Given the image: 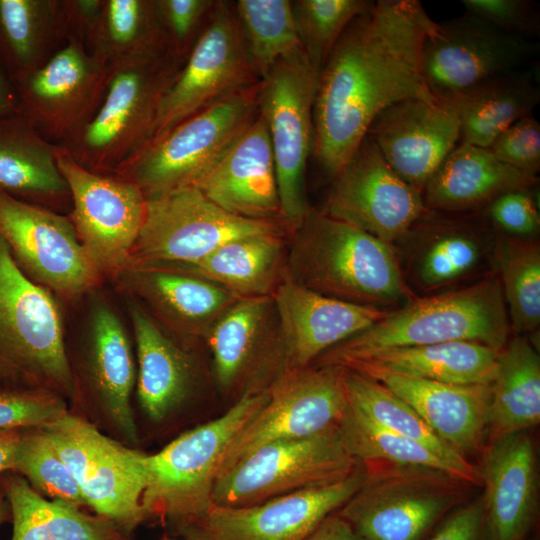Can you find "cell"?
<instances>
[{
  "instance_id": "cell-58",
  "label": "cell",
  "mask_w": 540,
  "mask_h": 540,
  "mask_svg": "<svg viewBox=\"0 0 540 540\" xmlns=\"http://www.w3.org/2000/svg\"><path fill=\"white\" fill-rule=\"evenodd\" d=\"M1 391V390H0Z\"/></svg>"
},
{
  "instance_id": "cell-12",
  "label": "cell",
  "mask_w": 540,
  "mask_h": 540,
  "mask_svg": "<svg viewBox=\"0 0 540 540\" xmlns=\"http://www.w3.org/2000/svg\"><path fill=\"white\" fill-rule=\"evenodd\" d=\"M318 72L303 50L278 61L260 80L259 111L272 146L282 220L294 227L311 208L305 193L313 147V106Z\"/></svg>"
},
{
  "instance_id": "cell-28",
  "label": "cell",
  "mask_w": 540,
  "mask_h": 540,
  "mask_svg": "<svg viewBox=\"0 0 540 540\" xmlns=\"http://www.w3.org/2000/svg\"><path fill=\"white\" fill-rule=\"evenodd\" d=\"M137 353L136 393L144 416L160 424L189 399L195 384L190 354L139 306H130Z\"/></svg>"
},
{
  "instance_id": "cell-50",
  "label": "cell",
  "mask_w": 540,
  "mask_h": 540,
  "mask_svg": "<svg viewBox=\"0 0 540 540\" xmlns=\"http://www.w3.org/2000/svg\"><path fill=\"white\" fill-rule=\"evenodd\" d=\"M530 189L506 192L486 206L488 219L505 235L530 239L538 233L540 216Z\"/></svg>"
},
{
  "instance_id": "cell-57",
  "label": "cell",
  "mask_w": 540,
  "mask_h": 540,
  "mask_svg": "<svg viewBox=\"0 0 540 540\" xmlns=\"http://www.w3.org/2000/svg\"><path fill=\"white\" fill-rule=\"evenodd\" d=\"M163 540H170V539L164 538Z\"/></svg>"
},
{
  "instance_id": "cell-31",
  "label": "cell",
  "mask_w": 540,
  "mask_h": 540,
  "mask_svg": "<svg viewBox=\"0 0 540 540\" xmlns=\"http://www.w3.org/2000/svg\"><path fill=\"white\" fill-rule=\"evenodd\" d=\"M54 150L22 114L0 116V192L52 211L71 204Z\"/></svg>"
},
{
  "instance_id": "cell-9",
  "label": "cell",
  "mask_w": 540,
  "mask_h": 540,
  "mask_svg": "<svg viewBox=\"0 0 540 540\" xmlns=\"http://www.w3.org/2000/svg\"><path fill=\"white\" fill-rule=\"evenodd\" d=\"M360 464L335 425L308 437L272 442L253 451L217 476L212 502L225 507L257 504L336 483Z\"/></svg>"
},
{
  "instance_id": "cell-23",
  "label": "cell",
  "mask_w": 540,
  "mask_h": 540,
  "mask_svg": "<svg viewBox=\"0 0 540 540\" xmlns=\"http://www.w3.org/2000/svg\"><path fill=\"white\" fill-rule=\"evenodd\" d=\"M391 168L423 189L460 141V118L451 99L430 104L410 99L393 104L372 121L367 134Z\"/></svg>"
},
{
  "instance_id": "cell-20",
  "label": "cell",
  "mask_w": 540,
  "mask_h": 540,
  "mask_svg": "<svg viewBox=\"0 0 540 540\" xmlns=\"http://www.w3.org/2000/svg\"><path fill=\"white\" fill-rule=\"evenodd\" d=\"M111 75L82 42L69 39L43 67L14 84L20 114L47 140L63 145L95 115Z\"/></svg>"
},
{
  "instance_id": "cell-39",
  "label": "cell",
  "mask_w": 540,
  "mask_h": 540,
  "mask_svg": "<svg viewBox=\"0 0 540 540\" xmlns=\"http://www.w3.org/2000/svg\"><path fill=\"white\" fill-rule=\"evenodd\" d=\"M342 369L343 387L352 409L375 424L426 446L454 466L470 486L481 485L478 468L439 439L405 401L380 382Z\"/></svg>"
},
{
  "instance_id": "cell-33",
  "label": "cell",
  "mask_w": 540,
  "mask_h": 540,
  "mask_svg": "<svg viewBox=\"0 0 540 540\" xmlns=\"http://www.w3.org/2000/svg\"><path fill=\"white\" fill-rule=\"evenodd\" d=\"M289 232L235 239L194 263L156 267L201 277L238 299L269 297L286 272Z\"/></svg>"
},
{
  "instance_id": "cell-19",
  "label": "cell",
  "mask_w": 540,
  "mask_h": 540,
  "mask_svg": "<svg viewBox=\"0 0 540 540\" xmlns=\"http://www.w3.org/2000/svg\"><path fill=\"white\" fill-rule=\"evenodd\" d=\"M363 463L336 483L239 507L212 505L176 531L185 540H303L339 510L366 477Z\"/></svg>"
},
{
  "instance_id": "cell-18",
  "label": "cell",
  "mask_w": 540,
  "mask_h": 540,
  "mask_svg": "<svg viewBox=\"0 0 540 540\" xmlns=\"http://www.w3.org/2000/svg\"><path fill=\"white\" fill-rule=\"evenodd\" d=\"M334 179L321 211L386 243L406 236L429 211L422 192L391 168L368 135Z\"/></svg>"
},
{
  "instance_id": "cell-54",
  "label": "cell",
  "mask_w": 540,
  "mask_h": 540,
  "mask_svg": "<svg viewBox=\"0 0 540 540\" xmlns=\"http://www.w3.org/2000/svg\"><path fill=\"white\" fill-rule=\"evenodd\" d=\"M24 429H0V474L14 471Z\"/></svg>"
},
{
  "instance_id": "cell-45",
  "label": "cell",
  "mask_w": 540,
  "mask_h": 540,
  "mask_svg": "<svg viewBox=\"0 0 540 540\" xmlns=\"http://www.w3.org/2000/svg\"><path fill=\"white\" fill-rule=\"evenodd\" d=\"M13 472L50 500L79 508L86 506L71 472L41 427L23 430Z\"/></svg>"
},
{
  "instance_id": "cell-52",
  "label": "cell",
  "mask_w": 540,
  "mask_h": 540,
  "mask_svg": "<svg viewBox=\"0 0 540 540\" xmlns=\"http://www.w3.org/2000/svg\"><path fill=\"white\" fill-rule=\"evenodd\" d=\"M104 0H62V10L68 40L75 39L83 44L98 19Z\"/></svg>"
},
{
  "instance_id": "cell-6",
  "label": "cell",
  "mask_w": 540,
  "mask_h": 540,
  "mask_svg": "<svg viewBox=\"0 0 540 540\" xmlns=\"http://www.w3.org/2000/svg\"><path fill=\"white\" fill-rule=\"evenodd\" d=\"M260 81L223 98L150 139L111 174L145 197L195 186L259 113Z\"/></svg>"
},
{
  "instance_id": "cell-55",
  "label": "cell",
  "mask_w": 540,
  "mask_h": 540,
  "mask_svg": "<svg viewBox=\"0 0 540 540\" xmlns=\"http://www.w3.org/2000/svg\"><path fill=\"white\" fill-rule=\"evenodd\" d=\"M20 113L15 85L0 67V116Z\"/></svg>"
},
{
  "instance_id": "cell-40",
  "label": "cell",
  "mask_w": 540,
  "mask_h": 540,
  "mask_svg": "<svg viewBox=\"0 0 540 540\" xmlns=\"http://www.w3.org/2000/svg\"><path fill=\"white\" fill-rule=\"evenodd\" d=\"M233 6L247 57L260 80L278 61L302 50L292 1L238 0Z\"/></svg>"
},
{
  "instance_id": "cell-56",
  "label": "cell",
  "mask_w": 540,
  "mask_h": 540,
  "mask_svg": "<svg viewBox=\"0 0 540 540\" xmlns=\"http://www.w3.org/2000/svg\"><path fill=\"white\" fill-rule=\"evenodd\" d=\"M9 520H11L10 506L0 479V525Z\"/></svg>"
},
{
  "instance_id": "cell-32",
  "label": "cell",
  "mask_w": 540,
  "mask_h": 540,
  "mask_svg": "<svg viewBox=\"0 0 540 540\" xmlns=\"http://www.w3.org/2000/svg\"><path fill=\"white\" fill-rule=\"evenodd\" d=\"M537 176L499 161L488 148L459 143L444 159L423 189L432 211H463L487 206L509 191L530 189Z\"/></svg>"
},
{
  "instance_id": "cell-41",
  "label": "cell",
  "mask_w": 540,
  "mask_h": 540,
  "mask_svg": "<svg viewBox=\"0 0 540 540\" xmlns=\"http://www.w3.org/2000/svg\"><path fill=\"white\" fill-rule=\"evenodd\" d=\"M499 281L510 328L532 332L540 324V246L533 239L499 236L496 242Z\"/></svg>"
},
{
  "instance_id": "cell-29",
  "label": "cell",
  "mask_w": 540,
  "mask_h": 540,
  "mask_svg": "<svg viewBox=\"0 0 540 540\" xmlns=\"http://www.w3.org/2000/svg\"><path fill=\"white\" fill-rule=\"evenodd\" d=\"M126 280L169 329L189 340L205 339L240 300L211 281L164 267L127 268Z\"/></svg>"
},
{
  "instance_id": "cell-49",
  "label": "cell",
  "mask_w": 540,
  "mask_h": 540,
  "mask_svg": "<svg viewBox=\"0 0 540 540\" xmlns=\"http://www.w3.org/2000/svg\"><path fill=\"white\" fill-rule=\"evenodd\" d=\"M466 13L521 37L539 34L540 18L536 4L527 0H463Z\"/></svg>"
},
{
  "instance_id": "cell-48",
  "label": "cell",
  "mask_w": 540,
  "mask_h": 540,
  "mask_svg": "<svg viewBox=\"0 0 540 540\" xmlns=\"http://www.w3.org/2000/svg\"><path fill=\"white\" fill-rule=\"evenodd\" d=\"M501 162L536 176L540 169V124L534 115L519 119L488 148Z\"/></svg>"
},
{
  "instance_id": "cell-35",
  "label": "cell",
  "mask_w": 540,
  "mask_h": 540,
  "mask_svg": "<svg viewBox=\"0 0 540 540\" xmlns=\"http://www.w3.org/2000/svg\"><path fill=\"white\" fill-rule=\"evenodd\" d=\"M13 524L10 540H132L113 522L50 500L19 474H0Z\"/></svg>"
},
{
  "instance_id": "cell-24",
  "label": "cell",
  "mask_w": 540,
  "mask_h": 540,
  "mask_svg": "<svg viewBox=\"0 0 540 540\" xmlns=\"http://www.w3.org/2000/svg\"><path fill=\"white\" fill-rule=\"evenodd\" d=\"M205 340L218 385L267 387L275 378L278 319L272 296L240 299L213 324Z\"/></svg>"
},
{
  "instance_id": "cell-15",
  "label": "cell",
  "mask_w": 540,
  "mask_h": 540,
  "mask_svg": "<svg viewBox=\"0 0 540 540\" xmlns=\"http://www.w3.org/2000/svg\"><path fill=\"white\" fill-rule=\"evenodd\" d=\"M342 370L310 365L278 376L268 386L265 405L230 443L219 474L266 444L308 437L338 425L348 407Z\"/></svg>"
},
{
  "instance_id": "cell-5",
  "label": "cell",
  "mask_w": 540,
  "mask_h": 540,
  "mask_svg": "<svg viewBox=\"0 0 540 540\" xmlns=\"http://www.w3.org/2000/svg\"><path fill=\"white\" fill-rule=\"evenodd\" d=\"M268 398V387L246 388L221 416L181 434L155 454L145 453L146 518L159 517L177 528L204 514L213 505L214 483L230 443Z\"/></svg>"
},
{
  "instance_id": "cell-47",
  "label": "cell",
  "mask_w": 540,
  "mask_h": 540,
  "mask_svg": "<svg viewBox=\"0 0 540 540\" xmlns=\"http://www.w3.org/2000/svg\"><path fill=\"white\" fill-rule=\"evenodd\" d=\"M214 4L212 0H156L169 49L181 61L185 62Z\"/></svg>"
},
{
  "instance_id": "cell-7",
  "label": "cell",
  "mask_w": 540,
  "mask_h": 540,
  "mask_svg": "<svg viewBox=\"0 0 540 540\" xmlns=\"http://www.w3.org/2000/svg\"><path fill=\"white\" fill-rule=\"evenodd\" d=\"M183 63L168 51L113 72L95 115L60 146L84 168L111 174L151 138L161 99Z\"/></svg>"
},
{
  "instance_id": "cell-38",
  "label": "cell",
  "mask_w": 540,
  "mask_h": 540,
  "mask_svg": "<svg viewBox=\"0 0 540 540\" xmlns=\"http://www.w3.org/2000/svg\"><path fill=\"white\" fill-rule=\"evenodd\" d=\"M540 422V358L523 336L499 352L491 383L490 426L495 435L527 431Z\"/></svg>"
},
{
  "instance_id": "cell-26",
  "label": "cell",
  "mask_w": 540,
  "mask_h": 540,
  "mask_svg": "<svg viewBox=\"0 0 540 540\" xmlns=\"http://www.w3.org/2000/svg\"><path fill=\"white\" fill-rule=\"evenodd\" d=\"M478 470L491 540H522L535 520L538 502L536 452L527 431L496 436Z\"/></svg>"
},
{
  "instance_id": "cell-43",
  "label": "cell",
  "mask_w": 540,
  "mask_h": 540,
  "mask_svg": "<svg viewBox=\"0 0 540 540\" xmlns=\"http://www.w3.org/2000/svg\"><path fill=\"white\" fill-rule=\"evenodd\" d=\"M421 226L433 237L423 253L418 276L421 283L436 288L470 272L480 261L481 242L475 218L448 220L434 217L429 210Z\"/></svg>"
},
{
  "instance_id": "cell-13",
  "label": "cell",
  "mask_w": 540,
  "mask_h": 540,
  "mask_svg": "<svg viewBox=\"0 0 540 540\" xmlns=\"http://www.w3.org/2000/svg\"><path fill=\"white\" fill-rule=\"evenodd\" d=\"M258 82L233 4L215 1L199 37L161 99L150 139Z\"/></svg>"
},
{
  "instance_id": "cell-27",
  "label": "cell",
  "mask_w": 540,
  "mask_h": 540,
  "mask_svg": "<svg viewBox=\"0 0 540 540\" xmlns=\"http://www.w3.org/2000/svg\"><path fill=\"white\" fill-rule=\"evenodd\" d=\"M355 372L380 382L405 401L439 439L462 456L480 449L490 426L491 384H448L377 369Z\"/></svg>"
},
{
  "instance_id": "cell-36",
  "label": "cell",
  "mask_w": 540,
  "mask_h": 540,
  "mask_svg": "<svg viewBox=\"0 0 540 540\" xmlns=\"http://www.w3.org/2000/svg\"><path fill=\"white\" fill-rule=\"evenodd\" d=\"M84 46L111 73L171 52L156 0H104Z\"/></svg>"
},
{
  "instance_id": "cell-3",
  "label": "cell",
  "mask_w": 540,
  "mask_h": 540,
  "mask_svg": "<svg viewBox=\"0 0 540 540\" xmlns=\"http://www.w3.org/2000/svg\"><path fill=\"white\" fill-rule=\"evenodd\" d=\"M0 390L73 400L74 377L59 309L16 264L0 236Z\"/></svg>"
},
{
  "instance_id": "cell-10",
  "label": "cell",
  "mask_w": 540,
  "mask_h": 540,
  "mask_svg": "<svg viewBox=\"0 0 540 540\" xmlns=\"http://www.w3.org/2000/svg\"><path fill=\"white\" fill-rule=\"evenodd\" d=\"M145 198L143 225L125 269L194 263L229 241L291 229L281 221L235 216L194 186Z\"/></svg>"
},
{
  "instance_id": "cell-30",
  "label": "cell",
  "mask_w": 540,
  "mask_h": 540,
  "mask_svg": "<svg viewBox=\"0 0 540 540\" xmlns=\"http://www.w3.org/2000/svg\"><path fill=\"white\" fill-rule=\"evenodd\" d=\"M500 351L477 342L455 341L365 352L331 366L353 371L377 369L456 385L491 384Z\"/></svg>"
},
{
  "instance_id": "cell-44",
  "label": "cell",
  "mask_w": 540,
  "mask_h": 540,
  "mask_svg": "<svg viewBox=\"0 0 540 540\" xmlns=\"http://www.w3.org/2000/svg\"><path fill=\"white\" fill-rule=\"evenodd\" d=\"M372 3L366 0H297L292 10L302 50L320 73L349 24Z\"/></svg>"
},
{
  "instance_id": "cell-2",
  "label": "cell",
  "mask_w": 540,
  "mask_h": 540,
  "mask_svg": "<svg viewBox=\"0 0 540 540\" xmlns=\"http://www.w3.org/2000/svg\"><path fill=\"white\" fill-rule=\"evenodd\" d=\"M286 270L297 284L349 303L382 308L410 296L391 244L312 208L288 234Z\"/></svg>"
},
{
  "instance_id": "cell-21",
  "label": "cell",
  "mask_w": 540,
  "mask_h": 540,
  "mask_svg": "<svg viewBox=\"0 0 540 540\" xmlns=\"http://www.w3.org/2000/svg\"><path fill=\"white\" fill-rule=\"evenodd\" d=\"M0 236L34 282L66 294L90 288L99 272L69 217L0 192Z\"/></svg>"
},
{
  "instance_id": "cell-37",
  "label": "cell",
  "mask_w": 540,
  "mask_h": 540,
  "mask_svg": "<svg viewBox=\"0 0 540 540\" xmlns=\"http://www.w3.org/2000/svg\"><path fill=\"white\" fill-rule=\"evenodd\" d=\"M460 118V143L489 148L540 100L536 75L518 69L488 79L453 98Z\"/></svg>"
},
{
  "instance_id": "cell-16",
  "label": "cell",
  "mask_w": 540,
  "mask_h": 540,
  "mask_svg": "<svg viewBox=\"0 0 540 540\" xmlns=\"http://www.w3.org/2000/svg\"><path fill=\"white\" fill-rule=\"evenodd\" d=\"M538 50L532 39L465 12L437 22L424 44L422 73L431 94L447 101L488 79L521 69Z\"/></svg>"
},
{
  "instance_id": "cell-25",
  "label": "cell",
  "mask_w": 540,
  "mask_h": 540,
  "mask_svg": "<svg viewBox=\"0 0 540 540\" xmlns=\"http://www.w3.org/2000/svg\"><path fill=\"white\" fill-rule=\"evenodd\" d=\"M194 187L235 216L284 222L268 127L260 111Z\"/></svg>"
},
{
  "instance_id": "cell-17",
  "label": "cell",
  "mask_w": 540,
  "mask_h": 540,
  "mask_svg": "<svg viewBox=\"0 0 540 540\" xmlns=\"http://www.w3.org/2000/svg\"><path fill=\"white\" fill-rule=\"evenodd\" d=\"M84 349L80 375L74 376L76 414L124 445L137 444L131 403L136 363L120 319L104 303L91 311Z\"/></svg>"
},
{
  "instance_id": "cell-46",
  "label": "cell",
  "mask_w": 540,
  "mask_h": 540,
  "mask_svg": "<svg viewBox=\"0 0 540 540\" xmlns=\"http://www.w3.org/2000/svg\"><path fill=\"white\" fill-rule=\"evenodd\" d=\"M68 411V401L54 393L0 391V429L43 427Z\"/></svg>"
},
{
  "instance_id": "cell-34",
  "label": "cell",
  "mask_w": 540,
  "mask_h": 540,
  "mask_svg": "<svg viewBox=\"0 0 540 540\" xmlns=\"http://www.w3.org/2000/svg\"><path fill=\"white\" fill-rule=\"evenodd\" d=\"M68 41L62 0H0V67L19 83Z\"/></svg>"
},
{
  "instance_id": "cell-1",
  "label": "cell",
  "mask_w": 540,
  "mask_h": 540,
  "mask_svg": "<svg viewBox=\"0 0 540 540\" xmlns=\"http://www.w3.org/2000/svg\"><path fill=\"white\" fill-rule=\"evenodd\" d=\"M437 22L418 0H378L346 28L321 69L313 106V153L336 177L375 117L416 99L434 104L422 73Z\"/></svg>"
},
{
  "instance_id": "cell-42",
  "label": "cell",
  "mask_w": 540,
  "mask_h": 540,
  "mask_svg": "<svg viewBox=\"0 0 540 540\" xmlns=\"http://www.w3.org/2000/svg\"><path fill=\"white\" fill-rule=\"evenodd\" d=\"M338 426L361 463L430 468L463 481L458 470L432 450L375 424L349 405Z\"/></svg>"
},
{
  "instance_id": "cell-11",
  "label": "cell",
  "mask_w": 540,
  "mask_h": 540,
  "mask_svg": "<svg viewBox=\"0 0 540 540\" xmlns=\"http://www.w3.org/2000/svg\"><path fill=\"white\" fill-rule=\"evenodd\" d=\"M366 469L364 482L337 513L365 540H418L465 496L468 485L430 468Z\"/></svg>"
},
{
  "instance_id": "cell-8",
  "label": "cell",
  "mask_w": 540,
  "mask_h": 540,
  "mask_svg": "<svg viewBox=\"0 0 540 540\" xmlns=\"http://www.w3.org/2000/svg\"><path fill=\"white\" fill-rule=\"evenodd\" d=\"M76 481L86 506L132 535L145 521L143 452L68 411L41 427Z\"/></svg>"
},
{
  "instance_id": "cell-53",
  "label": "cell",
  "mask_w": 540,
  "mask_h": 540,
  "mask_svg": "<svg viewBox=\"0 0 540 540\" xmlns=\"http://www.w3.org/2000/svg\"><path fill=\"white\" fill-rule=\"evenodd\" d=\"M303 540H365L338 514L324 519Z\"/></svg>"
},
{
  "instance_id": "cell-4",
  "label": "cell",
  "mask_w": 540,
  "mask_h": 540,
  "mask_svg": "<svg viewBox=\"0 0 540 540\" xmlns=\"http://www.w3.org/2000/svg\"><path fill=\"white\" fill-rule=\"evenodd\" d=\"M509 318L499 278L410 300L368 329L334 346L312 365L380 349L455 341L477 342L502 350L508 341Z\"/></svg>"
},
{
  "instance_id": "cell-14",
  "label": "cell",
  "mask_w": 540,
  "mask_h": 540,
  "mask_svg": "<svg viewBox=\"0 0 540 540\" xmlns=\"http://www.w3.org/2000/svg\"><path fill=\"white\" fill-rule=\"evenodd\" d=\"M55 159L70 192L69 218L98 272L126 268L143 225L146 198L133 183L90 171L55 144Z\"/></svg>"
},
{
  "instance_id": "cell-22",
  "label": "cell",
  "mask_w": 540,
  "mask_h": 540,
  "mask_svg": "<svg viewBox=\"0 0 540 540\" xmlns=\"http://www.w3.org/2000/svg\"><path fill=\"white\" fill-rule=\"evenodd\" d=\"M272 299L278 319L275 379L312 365L322 354L373 326L390 311L316 293L293 281L287 270Z\"/></svg>"
},
{
  "instance_id": "cell-51",
  "label": "cell",
  "mask_w": 540,
  "mask_h": 540,
  "mask_svg": "<svg viewBox=\"0 0 540 540\" xmlns=\"http://www.w3.org/2000/svg\"><path fill=\"white\" fill-rule=\"evenodd\" d=\"M485 526L483 498L451 514L429 540H482Z\"/></svg>"
}]
</instances>
